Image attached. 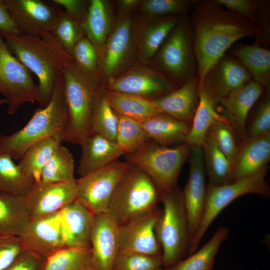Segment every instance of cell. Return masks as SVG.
<instances>
[{"label": "cell", "instance_id": "cell-52", "mask_svg": "<svg viewBox=\"0 0 270 270\" xmlns=\"http://www.w3.org/2000/svg\"><path fill=\"white\" fill-rule=\"evenodd\" d=\"M142 0H114L117 14H133L136 12Z\"/></svg>", "mask_w": 270, "mask_h": 270}, {"label": "cell", "instance_id": "cell-33", "mask_svg": "<svg viewBox=\"0 0 270 270\" xmlns=\"http://www.w3.org/2000/svg\"><path fill=\"white\" fill-rule=\"evenodd\" d=\"M104 98L118 114L132 118L138 122L162 113L156 106L152 100L106 89L104 93Z\"/></svg>", "mask_w": 270, "mask_h": 270}, {"label": "cell", "instance_id": "cell-39", "mask_svg": "<svg viewBox=\"0 0 270 270\" xmlns=\"http://www.w3.org/2000/svg\"><path fill=\"white\" fill-rule=\"evenodd\" d=\"M118 115L116 143L126 154L138 152L151 140L138 122Z\"/></svg>", "mask_w": 270, "mask_h": 270}, {"label": "cell", "instance_id": "cell-9", "mask_svg": "<svg viewBox=\"0 0 270 270\" xmlns=\"http://www.w3.org/2000/svg\"><path fill=\"white\" fill-rule=\"evenodd\" d=\"M267 170L268 168H266L256 174L227 184L207 185L205 209L200 224L192 238L188 256L198 250L203 236L212 223L234 200L248 194H256L266 198L270 196V188L266 180Z\"/></svg>", "mask_w": 270, "mask_h": 270}, {"label": "cell", "instance_id": "cell-54", "mask_svg": "<svg viewBox=\"0 0 270 270\" xmlns=\"http://www.w3.org/2000/svg\"><path fill=\"white\" fill-rule=\"evenodd\" d=\"M156 270H164V269L163 268L161 267L160 268L156 269Z\"/></svg>", "mask_w": 270, "mask_h": 270}, {"label": "cell", "instance_id": "cell-49", "mask_svg": "<svg viewBox=\"0 0 270 270\" xmlns=\"http://www.w3.org/2000/svg\"><path fill=\"white\" fill-rule=\"evenodd\" d=\"M62 7L64 12L82 26L87 15L90 0H52Z\"/></svg>", "mask_w": 270, "mask_h": 270}, {"label": "cell", "instance_id": "cell-21", "mask_svg": "<svg viewBox=\"0 0 270 270\" xmlns=\"http://www.w3.org/2000/svg\"><path fill=\"white\" fill-rule=\"evenodd\" d=\"M118 226L106 213L94 214L90 238L92 270H112L119 252Z\"/></svg>", "mask_w": 270, "mask_h": 270}, {"label": "cell", "instance_id": "cell-36", "mask_svg": "<svg viewBox=\"0 0 270 270\" xmlns=\"http://www.w3.org/2000/svg\"><path fill=\"white\" fill-rule=\"evenodd\" d=\"M40 270H92L91 248H64L44 258Z\"/></svg>", "mask_w": 270, "mask_h": 270}, {"label": "cell", "instance_id": "cell-48", "mask_svg": "<svg viewBox=\"0 0 270 270\" xmlns=\"http://www.w3.org/2000/svg\"><path fill=\"white\" fill-rule=\"evenodd\" d=\"M226 8L234 11L251 22L254 26L258 18L259 0H216Z\"/></svg>", "mask_w": 270, "mask_h": 270}, {"label": "cell", "instance_id": "cell-44", "mask_svg": "<svg viewBox=\"0 0 270 270\" xmlns=\"http://www.w3.org/2000/svg\"><path fill=\"white\" fill-rule=\"evenodd\" d=\"M162 266V254L118 252L112 270H156Z\"/></svg>", "mask_w": 270, "mask_h": 270}, {"label": "cell", "instance_id": "cell-17", "mask_svg": "<svg viewBox=\"0 0 270 270\" xmlns=\"http://www.w3.org/2000/svg\"><path fill=\"white\" fill-rule=\"evenodd\" d=\"M161 208L154 209L118 226L119 252L162 254L156 234Z\"/></svg>", "mask_w": 270, "mask_h": 270}, {"label": "cell", "instance_id": "cell-55", "mask_svg": "<svg viewBox=\"0 0 270 270\" xmlns=\"http://www.w3.org/2000/svg\"><path fill=\"white\" fill-rule=\"evenodd\" d=\"M258 270V269H256V270Z\"/></svg>", "mask_w": 270, "mask_h": 270}, {"label": "cell", "instance_id": "cell-41", "mask_svg": "<svg viewBox=\"0 0 270 270\" xmlns=\"http://www.w3.org/2000/svg\"><path fill=\"white\" fill-rule=\"evenodd\" d=\"M70 56L86 75L94 80L104 82L100 69L98 52L86 36L76 44Z\"/></svg>", "mask_w": 270, "mask_h": 270}, {"label": "cell", "instance_id": "cell-37", "mask_svg": "<svg viewBox=\"0 0 270 270\" xmlns=\"http://www.w3.org/2000/svg\"><path fill=\"white\" fill-rule=\"evenodd\" d=\"M74 160L70 150L60 144L44 166L40 181L44 182H67L76 180Z\"/></svg>", "mask_w": 270, "mask_h": 270}, {"label": "cell", "instance_id": "cell-45", "mask_svg": "<svg viewBox=\"0 0 270 270\" xmlns=\"http://www.w3.org/2000/svg\"><path fill=\"white\" fill-rule=\"evenodd\" d=\"M210 130L218 148L232 168L240 144L232 126L228 122L218 121L212 124Z\"/></svg>", "mask_w": 270, "mask_h": 270}, {"label": "cell", "instance_id": "cell-12", "mask_svg": "<svg viewBox=\"0 0 270 270\" xmlns=\"http://www.w3.org/2000/svg\"><path fill=\"white\" fill-rule=\"evenodd\" d=\"M133 14L116 13L114 27L99 54L100 72L106 84L138 62L131 34Z\"/></svg>", "mask_w": 270, "mask_h": 270}, {"label": "cell", "instance_id": "cell-5", "mask_svg": "<svg viewBox=\"0 0 270 270\" xmlns=\"http://www.w3.org/2000/svg\"><path fill=\"white\" fill-rule=\"evenodd\" d=\"M163 208L156 224L162 267L168 268L188 256L191 236L182 191L177 186L162 195Z\"/></svg>", "mask_w": 270, "mask_h": 270}, {"label": "cell", "instance_id": "cell-28", "mask_svg": "<svg viewBox=\"0 0 270 270\" xmlns=\"http://www.w3.org/2000/svg\"><path fill=\"white\" fill-rule=\"evenodd\" d=\"M139 122L150 140L164 146L184 143L191 127L190 124L164 113Z\"/></svg>", "mask_w": 270, "mask_h": 270}, {"label": "cell", "instance_id": "cell-20", "mask_svg": "<svg viewBox=\"0 0 270 270\" xmlns=\"http://www.w3.org/2000/svg\"><path fill=\"white\" fill-rule=\"evenodd\" d=\"M264 90L261 84L252 80L217 101L221 105L220 114L229 122L239 144L245 140L248 114Z\"/></svg>", "mask_w": 270, "mask_h": 270}, {"label": "cell", "instance_id": "cell-19", "mask_svg": "<svg viewBox=\"0 0 270 270\" xmlns=\"http://www.w3.org/2000/svg\"><path fill=\"white\" fill-rule=\"evenodd\" d=\"M60 211L41 218H30L20 237L26 250L46 258L64 248Z\"/></svg>", "mask_w": 270, "mask_h": 270}, {"label": "cell", "instance_id": "cell-47", "mask_svg": "<svg viewBox=\"0 0 270 270\" xmlns=\"http://www.w3.org/2000/svg\"><path fill=\"white\" fill-rule=\"evenodd\" d=\"M25 250L20 237L0 235V270L6 269Z\"/></svg>", "mask_w": 270, "mask_h": 270}, {"label": "cell", "instance_id": "cell-35", "mask_svg": "<svg viewBox=\"0 0 270 270\" xmlns=\"http://www.w3.org/2000/svg\"><path fill=\"white\" fill-rule=\"evenodd\" d=\"M57 138L48 137L32 144L20 159L18 164L23 173L34 181H40L42 172L52 155L61 144Z\"/></svg>", "mask_w": 270, "mask_h": 270}, {"label": "cell", "instance_id": "cell-42", "mask_svg": "<svg viewBox=\"0 0 270 270\" xmlns=\"http://www.w3.org/2000/svg\"><path fill=\"white\" fill-rule=\"evenodd\" d=\"M50 34L59 47L70 56L76 44L86 36L82 24L64 11Z\"/></svg>", "mask_w": 270, "mask_h": 270}, {"label": "cell", "instance_id": "cell-4", "mask_svg": "<svg viewBox=\"0 0 270 270\" xmlns=\"http://www.w3.org/2000/svg\"><path fill=\"white\" fill-rule=\"evenodd\" d=\"M194 35L189 14L180 16L148 65L178 87L197 76Z\"/></svg>", "mask_w": 270, "mask_h": 270}, {"label": "cell", "instance_id": "cell-25", "mask_svg": "<svg viewBox=\"0 0 270 270\" xmlns=\"http://www.w3.org/2000/svg\"><path fill=\"white\" fill-rule=\"evenodd\" d=\"M198 76H194L175 90L152 100L160 112L191 124L198 104Z\"/></svg>", "mask_w": 270, "mask_h": 270}, {"label": "cell", "instance_id": "cell-7", "mask_svg": "<svg viewBox=\"0 0 270 270\" xmlns=\"http://www.w3.org/2000/svg\"><path fill=\"white\" fill-rule=\"evenodd\" d=\"M1 34L11 52L37 76L38 102L40 107H44L62 74L54 51L42 38L6 32Z\"/></svg>", "mask_w": 270, "mask_h": 270}, {"label": "cell", "instance_id": "cell-32", "mask_svg": "<svg viewBox=\"0 0 270 270\" xmlns=\"http://www.w3.org/2000/svg\"><path fill=\"white\" fill-rule=\"evenodd\" d=\"M201 147L208 184L220 186L232 182V166L218 148L210 130Z\"/></svg>", "mask_w": 270, "mask_h": 270}, {"label": "cell", "instance_id": "cell-10", "mask_svg": "<svg viewBox=\"0 0 270 270\" xmlns=\"http://www.w3.org/2000/svg\"><path fill=\"white\" fill-rule=\"evenodd\" d=\"M0 94L6 100L9 114L24 104L38 102L39 99L32 72L11 52L0 33Z\"/></svg>", "mask_w": 270, "mask_h": 270}, {"label": "cell", "instance_id": "cell-23", "mask_svg": "<svg viewBox=\"0 0 270 270\" xmlns=\"http://www.w3.org/2000/svg\"><path fill=\"white\" fill-rule=\"evenodd\" d=\"M64 248L90 247L94 214L76 200L60 211Z\"/></svg>", "mask_w": 270, "mask_h": 270}, {"label": "cell", "instance_id": "cell-34", "mask_svg": "<svg viewBox=\"0 0 270 270\" xmlns=\"http://www.w3.org/2000/svg\"><path fill=\"white\" fill-rule=\"evenodd\" d=\"M228 228L218 227L210 239L198 250L174 265L164 270H212L220 246L228 236Z\"/></svg>", "mask_w": 270, "mask_h": 270}, {"label": "cell", "instance_id": "cell-11", "mask_svg": "<svg viewBox=\"0 0 270 270\" xmlns=\"http://www.w3.org/2000/svg\"><path fill=\"white\" fill-rule=\"evenodd\" d=\"M128 166L118 160L76 179V200L94 214L106 213Z\"/></svg>", "mask_w": 270, "mask_h": 270}, {"label": "cell", "instance_id": "cell-3", "mask_svg": "<svg viewBox=\"0 0 270 270\" xmlns=\"http://www.w3.org/2000/svg\"><path fill=\"white\" fill-rule=\"evenodd\" d=\"M68 120L61 74L46 106L36 108L22 129L9 135L0 134V152L6 153L13 159L20 160L28 148L44 138L54 137L62 142Z\"/></svg>", "mask_w": 270, "mask_h": 270}, {"label": "cell", "instance_id": "cell-51", "mask_svg": "<svg viewBox=\"0 0 270 270\" xmlns=\"http://www.w3.org/2000/svg\"><path fill=\"white\" fill-rule=\"evenodd\" d=\"M22 34L13 21L6 6L4 0H0V33Z\"/></svg>", "mask_w": 270, "mask_h": 270}, {"label": "cell", "instance_id": "cell-13", "mask_svg": "<svg viewBox=\"0 0 270 270\" xmlns=\"http://www.w3.org/2000/svg\"><path fill=\"white\" fill-rule=\"evenodd\" d=\"M10 14L22 34L40 38L51 32L62 15V7L51 0H4Z\"/></svg>", "mask_w": 270, "mask_h": 270}, {"label": "cell", "instance_id": "cell-15", "mask_svg": "<svg viewBox=\"0 0 270 270\" xmlns=\"http://www.w3.org/2000/svg\"><path fill=\"white\" fill-rule=\"evenodd\" d=\"M180 15L154 16L134 12L131 22V34L138 62L148 64Z\"/></svg>", "mask_w": 270, "mask_h": 270}, {"label": "cell", "instance_id": "cell-43", "mask_svg": "<svg viewBox=\"0 0 270 270\" xmlns=\"http://www.w3.org/2000/svg\"><path fill=\"white\" fill-rule=\"evenodd\" d=\"M198 0H142L137 12L154 16L190 14Z\"/></svg>", "mask_w": 270, "mask_h": 270}, {"label": "cell", "instance_id": "cell-8", "mask_svg": "<svg viewBox=\"0 0 270 270\" xmlns=\"http://www.w3.org/2000/svg\"><path fill=\"white\" fill-rule=\"evenodd\" d=\"M192 148L185 143L170 147L150 140L138 152L126 154V162L147 174L162 195L178 186V178Z\"/></svg>", "mask_w": 270, "mask_h": 270}, {"label": "cell", "instance_id": "cell-50", "mask_svg": "<svg viewBox=\"0 0 270 270\" xmlns=\"http://www.w3.org/2000/svg\"><path fill=\"white\" fill-rule=\"evenodd\" d=\"M44 260L38 254L25 250L5 270H40Z\"/></svg>", "mask_w": 270, "mask_h": 270}, {"label": "cell", "instance_id": "cell-27", "mask_svg": "<svg viewBox=\"0 0 270 270\" xmlns=\"http://www.w3.org/2000/svg\"><path fill=\"white\" fill-rule=\"evenodd\" d=\"M82 154L77 173L82 177L103 168L126 154L115 142L90 133L81 145Z\"/></svg>", "mask_w": 270, "mask_h": 270}, {"label": "cell", "instance_id": "cell-2", "mask_svg": "<svg viewBox=\"0 0 270 270\" xmlns=\"http://www.w3.org/2000/svg\"><path fill=\"white\" fill-rule=\"evenodd\" d=\"M40 38L54 51L63 80L68 120L62 142L81 146L90 134L93 110L98 97L106 89V84L83 72L72 57L59 47L50 32H44Z\"/></svg>", "mask_w": 270, "mask_h": 270}, {"label": "cell", "instance_id": "cell-18", "mask_svg": "<svg viewBox=\"0 0 270 270\" xmlns=\"http://www.w3.org/2000/svg\"><path fill=\"white\" fill-rule=\"evenodd\" d=\"M189 158V176L182 191L192 240L202 220L206 204L207 185L201 146L192 147Z\"/></svg>", "mask_w": 270, "mask_h": 270}, {"label": "cell", "instance_id": "cell-16", "mask_svg": "<svg viewBox=\"0 0 270 270\" xmlns=\"http://www.w3.org/2000/svg\"><path fill=\"white\" fill-rule=\"evenodd\" d=\"M76 180L67 182H32L24 196L30 218L61 210L76 200Z\"/></svg>", "mask_w": 270, "mask_h": 270}, {"label": "cell", "instance_id": "cell-30", "mask_svg": "<svg viewBox=\"0 0 270 270\" xmlns=\"http://www.w3.org/2000/svg\"><path fill=\"white\" fill-rule=\"evenodd\" d=\"M30 218L24 196L0 193V235L20 237Z\"/></svg>", "mask_w": 270, "mask_h": 270}, {"label": "cell", "instance_id": "cell-14", "mask_svg": "<svg viewBox=\"0 0 270 270\" xmlns=\"http://www.w3.org/2000/svg\"><path fill=\"white\" fill-rule=\"evenodd\" d=\"M178 88L148 64L138 62L108 80L106 89L153 100Z\"/></svg>", "mask_w": 270, "mask_h": 270}, {"label": "cell", "instance_id": "cell-24", "mask_svg": "<svg viewBox=\"0 0 270 270\" xmlns=\"http://www.w3.org/2000/svg\"><path fill=\"white\" fill-rule=\"evenodd\" d=\"M270 158V132L245 140L238 146L232 168V182L268 168Z\"/></svg>", "mask_w": 270, "mask_h": 270}, {"label": "cell", "instance_id": "cell-46", "mask_svg": "<svg viewBox=\"0 0 270 270\" xmlns=\"http://www.w3.org/2000/svg\"><path fill=\"white\" fill-rule=\"evenodd\" d=\"M270 132V92L265 95L258 105L249 126L246 129L245 140L251 139Z\"/></svg>", "mask_w": 270, "mask_h": 270}, {"label": "cell", "instance_id": "cell-6", "mask_svg": "<svg viewBox=\"0 0 270 270\" xmlns=\"http://www.w3.org/2000/svg\"><path fill=\"white\" fill-rule=\"evenodd\" d=\"M161 198V194L150 176L128 164L106 213L119 226L156 208Z\"/></svg>", "mask_w": 270, "mask_h": 270}, {"label": "cell", "instance_id": "cell-1", "mask_svg": "<svg viewBox=\"0 0 270 270\" xmlns=\"http://www.w3.org/2000/svg\"><path fill=\"white\" fill-rule=\"evenodd\" d=\"M189 16L200 86L226 51L242 38L254 37L256 28L244 16L224 8L216 0H198Z\"/></svg>", "mask_w": 270, "mask_h": 270}, {"label": "cell", "instance_id": "cell-53", "mask_svg": "<svg viewBox=\"0 0 270 270\" xmlns=\"http://www.w3.org/2000/svg\"><path fill=\"white\" fill-rule=\"evenodd\" d=\"M6 104V100L5 98H0V105Z\"/></svg>", "mask_w": 270, "mask_h": 270}, {"label": "cell", "instance_id": "cell-31", "mask_svg": "<svg viewBox=\"0 0 270 270\" xmlns=\"http://www.w3.org/2000/svg\"><path fill=\"white\" fill-rule=\"evenodd\" d=\"M235 57L250 74L252 79L270 89V50L256 44H244L232 51Z\"/></svg>", "mask_w": 270, "mask_h": 270}, {"label": "cell", "instance_id": "cell-26", "mask_svg": "<svg viewBox=\"0 0 270 270\" xmlns=\"http://www.w3.org/2000/svg\"><path fill=\"white\" fill-rule=\"evenodd\" d=\"M116 18L114 0H90L87 15L82 27L86 36L97 48L99 54L112 30Z\"/></svg>", "mask_w": 270, "mask_h": 270}, {"label": "cell", "instance_id": "cell-40", "mask_svg": "<svg viewBox=\"0 0 270 270\" xmlns=\"http://www.w3.org/2000/svg\"><path fill=\"white\" fill-rule=\"evenodd\" d=\"M104 93L96 102L90 120V134H99L116 142L118 115L104 100Z\"/></svg>", "mask_w": 270, "mask_h": 270}, {"label": "cell", "instance_id": "cell-38", "mask_svg": "<svg viewBox=\"0 0 270 270\" xmlns=\"http://www.w3.org/2000/svg\"><path fill=\"white\" fill-rule=\"evenodd\" d=\"M32 182L10 154L0 152V193L24 197Z\"/></svg>", "mask_w": 270, "mask_h": 270}, {"label": "cell", "instance_id": "cell-29", "mask_svg": "<svg viewBox=\"0 0 270 270\" xmlns=\"http://www.w3.org/2000/svg\"><path fill=\"white\" fill-rule=\"evenodd\" d=\"M198 98L190 129L184 142L192 147L202 146L214 122L218 121L228 122L217 110L216 100L202 84L198 86Z\"/></svg>", "mask_w": 270, "mask_h": 270}, {"label": "cell", "instance_id": "cell-22", "mask_svg": "<svg viewBox=\"0 0 270 270\" xmlns=\"http://www.w3.org/2000/svg\"><path fill=\"white\" fill-rule=\"evenodd\" d=\"M252 80L238 60L224 54L210 68L201 84L218 101Z\"/></svg>", "mask_w": 270, "mask_h": 270}]
</instances>
